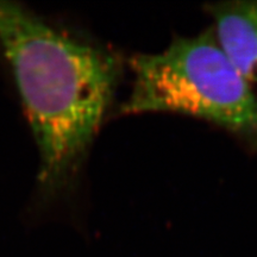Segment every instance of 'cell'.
Wrapping results in <instances>:
<instances>
[{
  "mask_svg": "<svg viewBox=\"0 0 257 257\" xmlns=\"http://www.w3.org/2000/svg\"><path fill=\"white\" fill-rule=\"evenodd\" d=\"M210 12L221 50L246 81L257 83V2L221 3Z\"/></svg>",
  "mask_w": 257,
  "mask_h": 257,
  "instance_id": "cell-3",
  "label": "cell"
},
{
  "mask_svg": "<svg viewBox=\"0 0 257 257\" xmlns=\"http://www.w3.org/2000/svg\"><path fill=\"white\" fill-rule=\"evenodd\" d=\"M125 114L174 112L257 140V94L232 66L213 30L178 38L161 53L133 56Z\"/></svg>",
  "mask_w": 257,
  "mask_h": 257,
  "instance_id": "cell-2",
  "label": "cell"
},
{
  "mask_svg": "<svg viewBox=\"0 0 257 257\" xmlns=\"http://www.w3.org/2000/svg\"><path fill=\"white\" fill-rule=\"evenodd\" d=\"M0 49L27 110L47 195L70 185L101 126L118 66L111 54L12 2L0 0Z\"/></svg>",
  "mask_w": 257,
  "mask_h": 257,
  "instance_id": "cell-1",
  "label": "cell"
}]
</instances>
